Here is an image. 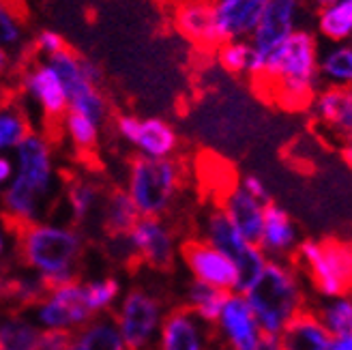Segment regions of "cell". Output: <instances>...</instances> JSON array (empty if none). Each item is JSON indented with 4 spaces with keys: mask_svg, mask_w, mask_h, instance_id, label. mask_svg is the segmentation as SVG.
<instances>
[{
    "mask_svg": "<svg viewBox=\"0 0 352 350\" xmlns=\"http://www.w3.org/2000/svg\"><path fill=\"white\" fill-rule=\"evenodd\" d=\"M140 217L142 215L138 213V208H135L133 200L129 198L127 189L116 187V185L105 187L101 206H99V215H97V223H95L99 239H95L93 243H97L101 239L129 237Z\"/></svg>",
    "mask_w": 352,
    "mask_h": 350,
    "instance_id": "7402d4cb",
    "label": "cell"
},
{
    "mask_svg": "<svg viewBox=\"0 0 352 350\" xmlns=\"http://www.w3.org/2000/svg\"><path fill=\"white\" fill-rule=\"evenodd\" d=\"M3 3H7L9 7H15V5H17V0H3ZM15 9H17V7H15Z\"/></svg>",
    "mask_w": 352,
    "mask_h": 350,
    "instance_id": "ee69618b",
    "label": "cell"
},
{
    "mask_svg": "<svg viewBox=\"0 0 352 350\" xmlns=\"http://www.w3.org/2000/svg\"><path fill=\"white\" fill-rule=\"evenodd\" d=\"M76 331L69 329H45L39 333L37 350H69Z\"/></svg>",
    "mask_w": 352,
    "mask_h": 350,
    "instance_id": "d590c367",
    "label": "cell"
},
{
    "mask_svg": "<svg viewBox=\"0 0 352 350\" xmlns=\"http://www.w3.org/2000/svg\"><path fill=\"white\" fill-rule=\"evenodd\" d=\"M301 241L298 226L284 206L275 202L264 206L262 232L258 239V248L264 256L269 260H292Z\"/></svg>",
    "mask_w": 352,
    "mask_h": 350,
    "instance_id": "d6986e66",
    "label": "cell"
},
{
    "mask_svg": "<svg viewBox=\"0 0 352 350\" xmlns=\"http://www.w3.org/2000/svg\"><path fill=\"white\" fill-rule=\"evenodd\" d=\"M318 37L309 28H296L264 58L262 72L252 80L256 91L286 112H305L322 86L318 76Z\"/></svg>",
    "mask_w": 352,
    "mask_h": 350,
    "instance_id": "6da1fadb",
    "label": "cell"
},
{
    "mask_svg": "<svg viewBox=\"0 0 352 350\" xmlns=\"http://www.w3.org/2000/svg\"><path fill=\"white\" fill-rule=\"evenodd\" d=\"M13 239V265L41 273L52 288L82 282L86 237L72 226L54 223H17L5 228Z\"/></svg>",
    "mask_w": 352,
    "mask_h": 350,
    "instance_id": "7a4b0ae2",
    "label": "cell"
},
{
    "mask_svg": "<svg viewBox=\"0 0 352 350\" xmlns=\"http://www.w3.org/2000/svg\"><path fill=\"white\" fill-rule=\"evenodd\" d=\"M305 7H307V0H269V5L264 9L256 30L250 37V43L258 58L256 76L262 72L264 58H267L275 47L284 43L296 28H301V15Z\"/></svg>",
    "mask_w": 352,
    "mask_h": 350,
    "instance_id": "9c48e42d",
    "label": "cell"
},
{
    "mask_svg": "<svg viewBox=\"0 0 352 350\" xmlns=\"http://www.w3.org/2000/svg\"><path fill=\"white\" fill-rule=\"evenodd\" d=\"M215 350H234V348H230V346H223V344H219Z\"/></svg>",
    "mask_w": 352,
    "mask_h": 350,
    "instance_id": "f6af8a7d",
    "label": "cell"
},
{
    "mask_svg": "<svg viewBox=\"0 0 352 350\" xmlns=\"http://www.w3.org/2000/svg\"><path fill=\"white\" fill-rule=\"evenodd\" d=\"M264 206L267 204H262L256 198H252L248 191L236 183L221 198L217 208H221V211L228 215V219L234 223V228L245 239L258 245V239L262 232V221H264Z\"/></svg>",
    "mask_w": 352,
    "mask_h": 350,
    "instance_id": "cb8c5ba5",
    "label": "cell"
},
{
    "mask_svg": "<svg viewBox=\"0 0 352 350\" xmlns=\"http://www.w3.org/2000/svg\"><path fill=\"white\" fill-rule=\"evenodd\" d=\"M256 350H279V346H277V340H275V338L264 336V338H262V342L258 344V348H256Z\"/></svg>",
    "mask_w": 352,
    "mask_h": 350,
    "instance_id": "60d3db41",
    "label": "cell"
},
{
    "mask_svg": "<svg viewBox=\"0 0 352 350\" xmlns=\"http://www.w3.org/2000/svg\"><path fill=\"white\" fill-rule=\"evenodd\" d=\"M318 76L322 86L352 89V41L329 43L318 54Z\"/></svg>",
    "mask_w": 352,
    "mask_h": 350,
    "instance_id": "484cf974",
    "label": "cell"
},
{
    "mask_svg": "<svg viewBox=\"0 0 352 350\" xmlns=\"http://www.w3.org/2000/svg\"><path fill=\"white\" fill-rule=\"evenodd\" d=\"M264 336L277 338L309 307L307 284L292 260H267L256 282L243 292Z\"/></svg>",
    "mask_w": 352,
    "mask_h": 350,
    "instance_id": "3957f363",
    "label": "cell"
},
{
    "mask_svg": "<svg viewBox=\"0 0 352 350\" xmlns=\"http://www.w3.org/2000/svg\"><path fill=\"white\" fill-rule=\"evenodd\" d=\"M228 294H230V292L213 288V286L196 282V279H193V282L185 290V305H189L204 322L215 325L217 318H219V311H221V307H223V303L228 299Z\"/></svg>",
    "mask_w": 352,
    "mask_h": 350,
    "instance_id": "1f68e13d",
    "label": "cell"
},
{
    "mask_svg": "<svg viewBox=\"0 0 352 350\" xmlns=\"http://www.w3.org/2000/svg\"><path fill=\"white\" fill-rule=\"evenodd\" d=\"M316 30L327 43L352 41V0H336L316 11Z\"/></svg>",
    "mask_w": 352,
    "mask_h": 350,
    "instance_id": "4316f807",
    "label": "cell"
},
{
    "mask_svg": "<svg viewBox=\"0 0 352 350\" xmlns=\"http://www.w3.org/2000/svg\"><path fill=\"white\" fill-rule=\"evenodd\" d=\"M219 344L234 350H256L264 333L254 316L248 299L241 292H230L213 325Z\"/></svg>",
    "mask_w": 352,
    "mask_h": 350,
    "instance_id": "9a60e30c",
    "label": "cell"
},
{
    "mask_svg": "<svg viewBox=\"0 0 352 350\" xmlns=\"http://www.w3.org/2000/svg\"><path fill=\"white\" fill-rule=\"evenodd\" d=\"M3 252H5V245H3V239H0V256H3Z\"/></svg>",
    "mask_w": 352,
    "mask_h": 350,
    "instance_id": "bcb514c9",
    "label": "cell"
},
{
    "mask_svg": "<svg viewBox=\"0 0 352 350\" xmlns=\"http://www.w3.org/2000/svg\"><path fill=\"white\" fill-rule=\"evenodd\" d=\"M60 131L69 138L76 155L86 164V166H95L97 164V149H99V131L101 127L91 118L82 116L80 112L67 110L60 122Z\"/></svg>",
    "mask_w": 352,
    "mask_h": 350,
    "instance_id": "d4e9b609",
    "label": "cell"
},
{
    "mask_svg": "<svg viewBox=\"0 0 352 350\" xmlns=\"http://www.w3.org/2000/svg\"><path fill=\"white\" fill-rule=\"evenodd\" d=\"M32 131L24 106L15 99L0 101V155L15 151V146Z\"/></svg>",
    "mask_w": 352,
    "mask_h": 350,
    "instance_id": "f1b7e54d",
    "label": "cell"
},
{
    "mask_svg": "<svg viewBox=\"0 0 352 350\" xmlns=\"http://www.w3.org/2000/svg\"><path fill=\"white\" fill-rule=\"evenodd\" d=\"M239 185H241L245 191H248V194H250L252 198H256L258 202H262V204H271V202H273L271 191H269L267 183H264L260 177H256V174H245V177L239 181Z\"/></svg>",
    "mask_w": 352,
    "mask_h": 350,
    "instance_id": "8d00e7d4",
    "label": "cell"
},
{
    "mask_svg": "<svg viewBox=\"0 0 352 350\" xmlns=\"http://www.w3.org/2000/svg\"><path fill=\"white\" fill-rule=\"evenodd\" d=\"M333 3H336V0H307V5H311L316 11H320V9H324V7H329Z\"/></svg>",
    "mask_w": 352,
    "mask_h": 350,
    "instance_id": "b9f144b4",
    "label": "cell"
},
{
    "mask_svg": "<svg viewBox=\"0 0 352 350\" xmlns=\"http://www.w3.org/2000/svg\"><path fill=\"white\" fill-rule=\"evenodd\" d=\"M314 311L333 338L352 333V292L320 299Z\"/></svg>",
    "mask_w": 352,
    "mask_h": 350,
    "instance_id": "f546056e",
    "label": "cell"
},
{
    "mask_svg": "<svg viewBox=\"0 0 352 350\" xmlns=\"http://www.w3.org/2000/svg\"><path fill=\"white\" fill-rule=\"evenodd\" d=\"M275 340L279 350H331L333 344V336L311 307L292 318Z\"/></svg>",
    "mask_w": 352,
    "mask_h": 350,
    "instance_id": "603a6c76",
    "label": "cell"
},
{
    "mask_svg": "<svg viewBox=\"0 0 352 350\" xmlns=\"http://www.w3.org/2000/svg\"><path fill=\"white\" fill-rule=\"evenodd\" d=\"M342 155H344V162L350 166V170H352V142H348V144H344L342 146Z\"/></svg>",
    "mask_w": 352,
    "mask_h": 350,
    "instance_id": "7bdbcfd3",
    "label": "cell"
},
{
    "mask_svg": "<svg viewBox=\"0 0 352 350\" xmlns=\"http://www.w3.org/2000/svg\"><path fill=\"white\" fill-rule=\"evenodd\" d=\"M105 185L93 181L86 174H65V198L69 204V226L86 237V230L95 228Z\"/></svg>",
    "mask_w": 352,
    "mask_h": 350,
    "instance_id": "44dd1931",
    "label": "cell"
},
{
    "mask_svg": "<svg viewBox=\"0 0 352 350\" xmlns=\"http://www.w3.org/2000/svg\"><path fill=\"white\" fill-rule=\"evenodd\" d=\"M13 177V164L9 157L0 155V189H5V185L11 181Z\"/></svg>",
    "mask_w": 352,
    "mask_h": 350,
    "instance_id": "74e56055",
    "label": "cell"
},
{
    "mask_svg": "<svg viewBox=\"0 0 352 350\" xmlns=\"http://www.w3.org/2000/svg\"><path fill=\"white\" fill-rule=\"evenodd\" d=\"M331 350H352V333L340 336V338H333Z\"/></svg>",
    "mask_w": 352,
    "mask_h": 350,
    "instance_id": "f35d334b",
    "label": "cell"
},
{
    "mask_svg": "<svg viewBox=\"0 0 352 350\" xmlns=\"http://www.w3.org/2000/svg\"><path fill=\"white\" fill-rule=\"evenodd\" d=\"M172 22L183 39L204 52H215L221 43L215 28L213 0H174Z\"/></svg>",
    "mask_w": 352,
    "mask_h": 350,
    "instance_id": "ac0fdd59",
    "label": "cell"
},
{
    "mask_svg": "<svg viewBox=\"0 0 352 350\" xmlns=\"http://www.w3.org/2000/svg\"><path fill=\"white\" fill-rule=\"evenodd\" d=\"M292 262L320 299L352 292V241L303 239Z\"/></svg>",
    "mask_w": 352,
    "mask_h": 350,
    "instance_id": "5b68a950",
    "label": "cell"
},
{
    "mask_svg": "<svg viewBox=\"0 0 352 350\" xmlns=\"http://www.w3.org/2000/svg\"><path fill=\"white\" fill-rule=\"evenodd\" d=\"M13 153L17 162L15 179H20L47 198L52 191V181H54V160H52L50 140L43 133L30 131Z\"/></svg>",
    "mask_w": 352,
    "mask_h": 350,
    "instance_id": "2e32d148",
    "label": "cell"
},
{
    "mask_svg": "<svg viewBox=\"0 0 352 350\" xmlns=\"http://www.w3.org/2000/svg\"><path fill=\"white\" fill-rule=\"evenodd\" d=\"M215 61L226 74L239 78H254L258 72V58L250 39L223 41L215 50Z\"/></svg>",
    "mask_w": 352,
    "mask_h": 350,
    "instance_id": "83f0119b",
    "label": "cell"
},
{
    "mask_svg": "<svg viewBox=\"0 0 352 350\" xmlns=\"http://www.w3.org/2000/svg\"><path fill=\"white\" fill-rule=\"evenodd\" d=\"M24 41V26L15 7H9L0 0V47L13 52Z\"/></svg>",
    "mask_w": 352,
    "mask_h": 350,
    "instance_id": "836d02e7",
    "label": "cell"
},
{
    "mask_svg": "<svg viewBox=\"0 0 352 350\" xmlns=\"http://www.w3.org/2000/svg\"><path fill=\"white\" fill-rule=\"evenodd\" d=\"M34 309H37V322L45 329L76 331L95 318L86 305L82 282H69L52 288L43 301L34 305Z\"/></svg>",
    "mask_w": 352,
    "mask_h": 350,
    "instance_id": "5bb4252c",
    "label": "cell"
},
{
    "mask_svg": "<svg viewBox=\"0 0 352 350\" xmlns=\"http://www.w3.org/2000/svg\"><path fill=\"white\" fill-rule=\"evenodd\" d=\"M20 89L24 91V95L28 99H32L34 103L39 106L45 122H47V140L52 135V129L60 131V122L63 116L69 110V103H67V95L65 89L58 80V76L54 74L45 61L37 58L32 61L28 67L22 69L20 74Z\"/></svg>",
    "mask_w": 352,
    "mask_h": 350,
    "instance_id": "8fae6325",
    "label": "cell"
},
{
    "mask_svg": "<svg viewBox=\"0 0 352 350\" xmlns=\"http://www.w3.org/2000/svg\"><path fill=\"white\" fill-rule=\"evenodd\" d=\"M185 181L187 168L183 160H153L140 153L129 157L127 194L142 217L168 219Z\"/></svg>",
    "mask_w": 352,
    "mask_h": 350,
    "instance_id": "277c9868",
    "label": "cell"
},
{
    "mask_svg": "<svg viewBox=\"0 0 352 350\" xmlns=\"http://www.w3.org/2000/svg\"><path fill=\"white\" fill-rule=\"evenodd\" d=\"M164 296L144 288L133 286L118 309H110L120 331L127 350H146L164 316Z\"/></svg>",
    "mask_w": 352,
    "mask_h": 350,
    "instance_id": "52a82bcc",
    "label": "cell"
},
{
    "mask_svg": "<svg viewBox=\"0 0 352 350\" xmlns=\"http://www.w3.org/2000/svg\"><path fill=\"white\" fill-rule=\"evenodd\" d=\"M32 47H34V54L41 56V58H47L52 54H56V52H63L67 45V41L63 39V34L56 32V30H50V28H43L39 30V34L34 37L32 41Z\"/></svg>",
    "mask_w": 352,
    "mask_h": 350,
    "instance_id": "e575fe53",
    "label": "cell"
},
{
    "mask_svg": "<svg viewBox=\"0 0 352 350\" xmlns=\"http://www.w3.org/2000/svg\"><path fill=\"white\" fill-rule=\"evenodd\" d=\"M84 288V299H86V305L91 309L93 316L97 314H103L105 309H112V303L118 299L120 294V284L114 275H103L99 279H91Z\"/></svg>",
    "mask_w": 352,
    "mask_h": 350,
    "instance_id": "d6a6232c",
    "label": "cell"
},
{
    "mask_svg": "<svg viewBox=\"0 0 352 350\" xmlns=\"http://www.w3.org/2000/svg\"><path fill=\"white\" fill-rule=\"evenodd\" d=\"M217 346L215 327L204 322L189 305L176 303L168 309L157 350H215Z\"/></svg>",
    "mask_w": 352,
    "mask_h": 350,
    "instance_id": "7c38bea8",
    "label": "cell"
},
{
    "mask_svg": "<svg viewBox=\"0 0 352 350\" xmlns=\"http://www.w3.org/2000/svg\"><path fill=\"white\" fill-rule=\"evenodd\" d=\"M39 333L22 314H0V350H37Z\"/></svg>",
    "mask_w": 352,
    "mask_h": 350,
    "instance_id": "4dcf8cb0",
    "label": "cell"
},
{
    "mask_svg": "<svg viewBox=\"0 0 352 350\" xmlns=\"http://www.w3.org/2000/svg\"><path fill=\"white\" fill-rule=\"evenodd\" d=\"M41 61H45L58 76L67 95L69 110L80 112L82 116L91 118L99 127H103L108 122L110 108L99 86L86 78L82 69V54H78L72 47H65L63 52H56V54Z\"/></svg>",
    "mask_w": 352,
    "mask_h": 350,
    "instance_id": "8992f818",
    "label": "cell"
},
{
    "mask_svg": "<svg viewBox=\"0 0 352 350\" xmlns=\"http://www.w3.org/2000/svg\"><path fill=\"white\" fill-rule=\"evenodd\" d=\"M179 254L196 282L208 284L226 292H236L234 262L226 254H221L217 248H213L208 241L196 234L185 237L179 245Z\"/></svg>",
    "mask_w": 352,
    "mask_h": 350,
    "instance_id": "30bf717a",
    "label": "cell"
},
{
    "mask_svg": "<svg viewBox=\"0 0 352 350\" xmlns=\"http://www.w3.org/2000/svg\"><path fill=\"white\" fill-rule=\"evenodd\" d=\"M269 0H213V17L219 41L250 39Z\"/></svg>",
    "mask_w": 352,
    "mask_h": 350,
    "instance_id": "ffe728a7",
    "label": "cell"
},
{
    "mask_svg": "<svg viewBox=\"0 0 352 350\" xmlns=\"http://www.w3.org/2000/svg\"><path fill=\"white\" fill-rule=\"evenodd\" d=\"M131 243L140 258V265L153 269L155 273L172 275L176 269L174 232L160 217H140L131 230Z\"/></svg>",
    "mask_w": 352,
    "mask_h": 350,
    "instance_id": "4fadbf2b",
    "label": "cell"
},
{
    "mask_svg": "<svg viewBox=\"0 0 352 350\" xmlns=\"http://www.w3.org/2000/svg\"><path fill=\"white\" fill-rule=\"evenodd\" d=\"M309 112L314 120L344 146L352 142V89L320 86Z\"/></svg>",
    "mask_w": 352,
    "mask_h": 350,
    "instance_id": "e0dca14e",
    "label": "cell"
},
{
    "mask_svg": "<svg viewBox=\"0 0 352 350\" xmlns=\"http://www.w3.org/2000/svg\"><path fill=\"white\" fill-rule=\"evenodd\" d=\"M11 69V52H7L5 47H0V80L5 78V74Z\"/></svg>",
    "mask_w": 352,
    "mask_h": 350,
    "instance_id": "ab89813d",
    "label": "cell"
},
{
    "mask_svg": "<svg viewBox=\"0 0 352 350\" xmlns=\"http://www.w3.org/2000/svg\"><path fill=\"white\" fill-rule=\"evenodd\" d=\"M114 129L118 138L131 144L140 155L153 160H168L181 144L176 129L160 116L140 118L133 114H118L114 118Z\"/></svg>",
    "mask_w": 352,
    "mask_h": 350,
    "instance_id": "ba28073f",
    "label": "cell"
}]
</instances>
